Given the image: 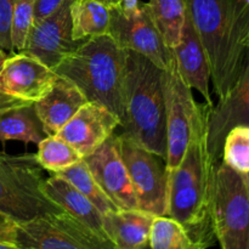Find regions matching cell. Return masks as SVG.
<instances>
[{
  "mask_svg": "<svg viewBox=\"0 0 249 249\" xmlns=\"http://www.w3.org/2000/svg\"><path fill=\"white\" fill-rule=\"evenodd\" d=\"M0 249H26L23 247H19V246L15 245V243H9V242H0Z\"/></svg>",
  "mask_w": 249,
  "mask_h": 249,
  "instance_id": "d6a6232c",
  "label": "cell"
},
{
  "mask_svg": "<svg viewBox=\"0 0 249 249\" xmlns=\"http://www.w3.org/2000/svg\"><path fill=\"white\" fill-rule=\"evenodd\" d=\"M84 160L102 191L117 209H139L128 169L119 152L118 136L113 134Z\"/></svg>",
  "mask_w": 249,
  "mask_h": 249,
  "instance_id": "7c38bea8",
  "label": "cell"
},
{
  "mask_svg": "<svg viewBox=\"0 0 249 249\" xmlns=\"http://www.w3.org/2000/svg\"><path fill=\"white\" fill-rule=\"evenodd\" d=\"M139 0H122V6L124 10H134L139 5Z\"/></svg>",
  "mask_w": 249,
  "mask_h": 249,
  "instance_id": "1f68e13d",
  "label": "cell"
},
{
  "mask_svg": "<svg viewBox=\"0 0 249 249\" xmlns=\"http://www.w3.org/2000/svg\"><path fill=\"white\" fill-rule=\"evenodd\" d=\"M155 218L140 209H117L102 215V228L116 249H145Z\"/></svg>",
  "mask_w": 249,
  "mask_h": 249,
  "instance_id": "ac0fdd59",
  "label": "cell"
},
{
  "mask_svg": "<svg viewBox=\"0 0 249 249\" xmlns=\"http://www.w3.org/2000/svg\"><path fill=\"white\" fill-rule=\"evenodd\" d=\"M4 112H5V111H2V112H0V116H1V114H2V113H4Z\"/></svg>",
  "mask_w": 249,
  "mask_h": 249,
  "instance_id": "74e56055",
  "label": "cell"
},
{
  "mask_svg": "<svg viewBox=\"0 0 249 249\" xmlns=\"http://www.w3.org/2000/svg\"><path fill=\"white\" fill-rule=\"evenodd\" d=\"M56 175L67 180L73 187L78 190L80 194L84 195L97 209L102 213V215L108 212L117 211V207L111 202V199L106 196L100 185L97 184L95 178L92 177L89 167L85 160H80L77 164L57 173Z\"/></svg>",
  "mask_w": 249,
  "mask_h": 249,
  "instance_id": "cb8c5ba5",
  "label": "cell"
},
{
  "mask_svg": "<svg viewBox=\"0 0 249 249\" xmlns=\"http://www.w3.org/2000/svg\"><path fill=\"white\" fill-rule=\"evenodd\" d=\"M9 97H12V96H10V95H6V94H2V92H0V100L9 99Z\"/></svg>",
  "mask_w": 249,
  "mask_h": 249,
  "instance_id": "d590c367",
  "label": "cell"
},
{
  "mask_svg": "<svg viewBox=\"0 0 249 249\" xmlns=\"http://www.w3.org/2000/svg\"><path fill=\"white\" fill-rule=\"evenodd\" d=\"M97 1L104 2L105 5H107L108 7H114L122 5V0H97Z\"/></svg>",
  "mask_w": 249,
  "mask_h": 249,
  "instance_id": "836d02e7",
  "label": "cell"
},
{
  "mask_svg": "<svg viewBox=\"0 0 249 249\" xmlns=\"http://www.w3.org/2000/svg\"><path fill=\"white\" fill-rule=\"evenodd\" d=\"M238 125L249 126V55L245 70L230 92L213 105L208 118V150L215 163L223 153L225 136Z\"/></svg>",
  "mask_w": 249,
  "mask_h": 249,
  "instance_id": "5bb4252c",
  "label": "cell"
},
{
  "mask_svg": "<svg viewBox=\"0 0 249 249\" xmlns=\"http://www.w3.org/2000/svg\"><path fill=\"white\" fill-rule=\"evenodd\" d=\"M34 108V102L5 111L0 116V141L17 140L38 145L46 138Z\"/></svg>",
  "mask_w": 249,
  "mask_h": 249,
  "instance_id": "ffe728a7",
  "label": "cell"
},
{
  "mask_svg": "<svg viewBox=\"0 0 249 249\" xmlns=\"http://www.w3.org/2000/svg\"><path fill=\"white\" fill-rule=\"evenodd\" d=\"M172 53L182 79L191 89L197 90L204 97L206 104L213 106L208 58L189 14L186 15L181 39L179 44L172 49Z\"/></svg>",
  "mask_w": 249,
  "mask_h": 249,
  "instance_id": "2e32d148",
  "label": "cell"
},
{
  "mask_svg": "<svg viewBox=\"0 0 249 249\" xmlns=\"http://www.w3.org/2000/svg\"><path fill=\"white\" fill-rule=\"evenodd\" d=\"M15 0H0V50L14 53L11 40V21Z\"/></svg>",
  "mask_w": 249,
  "mask_h": 249,
  "instance_id": "83f0119b",
  "label": "cell"
},
{
  "mask_svg": "<svg viewBox=\"0 0 249 249\" xmlns=\"http://www.w3.org/2000/svg\"><path fill=\"white\" fill-rule=\"evenodd\" d=\"M44 194L75 219L84 223L99 235L107 237L102 228V213L75 187L58 175L53 174L43 184Z\"/></svg>",
  "mask_w": 249,
  "mask_h": 249,
  "instance_id": "d6986e66",
  "label": "cell"
},
{
  "mask_svg": "<svg viewBox=\"0 0 249 249\" xmlns=\"http://www.w3.org/2000/svg\"><path fill=\"white\" fill-rule=\"evenodd\" d=\"M6 57H7V53H6V51H4V50H0V70H1V67H2V63H4V61L6 60Z\"/></svg>",
  "mask_w": 249,
  "mask_h": 249,
  "instance_id": "e575fe53",
  "label": "cell"
},
{
  "mask_svg": "<svg viewBox=\"0 0 249 249\" xmlns=\"http://www.w3.org/2000/svg\"><path fill=\"white\" fill-rule=\"evenodd\" d=\"M71 4L72 0H63L55 11L34 22L21 53L33 56L53 70L74 51L82 41L72 38Z\"/></svg>",
  "mask_w": 249,
  "mask_h": 249,
  "instance_id": "8fae6325",
  "label": "cell"
},
{
  "mask_svg": "<svg viewBox=\"0 0 249 249\" xmlns=\"http://www.w3.org/2000/svg\"><path fill=\"white\" fill-rule=\"evenodd\" d=\"M209 107L180 164L169 173L168 216L181 224L194 242L207 249L216 242L213 197L218 163L208 150Z\"/></svg>",
  "mask_w": 249,
  "mask_h": 249,
  "instance_id": "7a4b0ae2",
  "label": "cell"
},
{
  "mask_svg": "<svg viewBox=\"0 0 249 249\" xmlns=\"http://www.w3.org/2000/svg\"><path fill=\"white\" fill-rule=\"evenodd\" d=\"M29 104V101H24V100L16 99V97H9V99L0 100V112L7 111L10 108H14L17 106H23V105Z\"/></svg>",
  "mask_w": 249,
  "mask_h": 249,
  "instance_id": "4dcf8cb0",
  "label": "cell"
},
{
  "mask_svg": "<svg viewBox=\"0 0 249 249\" xmlns=\"http://www.w3.org/2000/svg\"><path fill=\"white\" fill-rule=\"evenodd\" d=\"M36 0H15L11 21V40L14 53H21L34 22Z\"/></svg>",
  "mask_w": 249,
  "mask_h": 249,
  "instance_id": "4316f807",
  "label": "cell"
},
{
  "mask_svg": "<svg viewBox=\"0 0 249 249\" xmlns=\"http://www.w3.org/2000/svg\"><path fill=\"white\" fill-rule=\"evenodd\" d=\"M43 168L36 156L0 153V214L15 224L62 209L43 190Z\"/></svg>",
  "mask_w": 249,
  "mask_h": 249,
  "instance_id": "5b68a950",
  "label": "cell"
},
{
  "mask_svg": "<svg viewBox=\"0 0 249 249\" xmlns=\"http://www.w3.org/2000/svg\"><path fill=\"white\" fill-rule=\"evenodd\" d=\"M34 156L39 165L53 174H57L84 160L75 148L58 135H48L38 143V152Z\"/></svg>",
  "mask_w": 249,
  "mask_h": 249,
  "instance_id": "603a6c76",
  "label": "cell"
},
{
  "mask_svg": "<svg viewBox=\"0 0 249 249\" xmlns=\"http://www.w3.org/2000/svg\"><path fill=\"white\" fill-rule=\"evenodd\" d=\"M63 0H36V11H34V22L40 21L44 17L55 11ZM33 22V23H34Z\"/></svg>",
  "mask_w": 249,
  "mask_h": 249,
  "instance_id": "f1b7e54d",
  "label": "cell"
},
{
  "mask_svg": "<svg viewBox=\"0 0 249 249\" xmlns=\"http://www.w3.org/2000/svg\"><path fill=\"white\" fill-rule=\"evenodd\" d=\"M119 152L128 169L139 209L153 216H168L169 173L165 160L121 134Z\"/></svg>",
  "mask_w": 249,
  "mask_h": 249,
  "instance_id": "9c48e42d",
  "label": "cell"
},
{
  "mask_svg": "<svg viewBox=\"0 0 249 249\" xmlns=\"http://www.w3.org/2000/svg\"><path fill=\"white\" fill-rule=\"evenodd\" d=\"M126 57L128 50L119 48L109 36H95L82 41L53 71L73 83L88 102L106 107L122 121Z\"/></svg>",
  "mask_w": 249,
  "mask_h": 249,
  "instance_id": "277c9868",
  "label": "cell"
},
{
  "mask_svg": "<svg viewBox=\"0 0 249 249\" xmlns=\"http://www.w3.org/2000/svg\"><path fill=\"white\" fill-rule=\"evenodd\" d=\"M87 102L73 83L57 75L49 91L34 102V108L46 135H57Z\"/></svg>",
  "mask_w": 249,
  "mask_h": 249,
  "instance_id": "e0dca14e",
  "label": "cell"
},
{
  "mask_svg": "<svg viewBox=\"0 0 249 249\" xmlns=\"http://www.w3.org/2000/svg\"><path fill=\"white\" fill-rule=\"evenodd\" d=\"M119 125L118 117L106 107L96 102H87L57 135L85 158L108 140Z\"/></svg>",
  "mask_w": 249,
  "mask_h": 249,
  "instance_id": "9a60e30c",
  "label": "cell"
},
{
  "mask_svg": "<svg viewBox=\"0 0 249 249\" xmlns=\"http://www.w3.org/2000/svg\"><path fill=\"white\" fill-rule=\"evenodd\" d=\"M164 71L145 56L128 51L121 126L129 139L167 158Z\"/></svg>",
  "mask_w": 249,
  "mask_h": 249,
  "instance_id": "3957f363",
  "label": "cell"
},
{
  "mask_svg": "<svg viewBox=\"0 0 249 249\" xmlns=\"http://www.w3.org/2000/svg\"><path fill=\"white\" fill-rule=\"evenodd\" d=\"M221 160L236 172L249 173V126L238 125L225 136Z\"/></svg>",
  "mask_w": 249,
  "mask_h": 249,
  "instance_id": "484cf974",
  "label": "cell"
},
{
  "mask_svg": "<svg viewBox=\"0 0 249 249\" xmlns=\"http://www.w3.org/2000/svg\"><path fill=\"white\" fill-rule=\"evenodd\" d=\"M57 74L33 56L24 53L7 55L0 70V92L24 101L36 102L43 97Z\"/></svg>",
  "mask_w": 249,
  "mask_h": 249,
  "instance_id": "4fadbf2b",
  "label": "cell"
},
{
  "mask_svg": "<svg viewBox=\"0 0 249 249\" xmlns=\"http://www.w3.org/2000/svg\"><path fill=\"white\" fill-rule=\"evenodd\" d=\"M107 36L119 48L145 56L163 71L172 62V50L156 28L147 2H139L134 10H124L122 5L111 7Z\"/></svg>",
  "mask_w": 249,
  "mask_h": 249,
  "instance_id": "30bf717a",
  "label": "cell"
},
{
  "mask_svg": "<svg viewBox=\"0 0 249 249\" xmlns=\"http://www.w3.org/2000/svg\"><path fill=\"white\" fill-rule=\"evenodd\" d=\"M213 221L221 249H249V185L247 175L221 160L215 170Z\"/></svg>",
  "mask_w": 249,
  "mask_h": 249,
  "instance_id": "8992f818",
  "label": "cell"
},
{
  "mask_svg": "<svg viewBox=\"0 0 249 249\" xmlns=\"http://www.w3.org/2000/svg\"><path fill=\"white\" fill-rule=\"evenodd\" d=\"M15 225L14 221L0 214V242L15 243Z\"/></svg>",
  "mask_w": 249,
  "mask_h": 249,
  "instance_id": "f546056e",
  "label": "cell"
},
{
  "mask_svg": "<svg viewBox=\"0 0 249 249\" xmlns=\"http://www.w3.org/2000/svg\"><path fill=\"white\" fill-rule=\"evenodd\" d=\"M150 249H203L192 241L181 224L170 216L153 219L148 240Z\"/></svg>",
  "mask_w": 249,
  "mask_h": 249,
  "instance_id": "d4e9b609",
  "label": "cell"
},
{
  "mask_svg": "<svg viewBox=\"0 0 249 249\" xmlns=\"http://www.w3.org/2000/svg\"><path fill=\"white\" fill-rule=\"evenodd\" d=\"M111 7L97 0H72L71 22L72 38L84 41L95 36H107Z\"/></svg>",
  "mask_w": 249,
  "mask_h": 249,
  "instance_id": "44dd1931",
  "label": "cell"
},
{
  "mask_svg": "<svg viewBox=\"0 0 249 249\" xmlns=\"http://www.w3.org/2000/svg\"><path fill=\"white\" fill-rule=\"evenodd\" d=\"M147 6L156 28L165 45L172 50L179 44L186 21L185 0H150Z\"/></svg>",
  "mask_w": 249,
  "mask_h": 249,
  "instance_id": "7402d4cb",
  "label": "cell"
},
{
  "mask_svg": "<svg viewBox=\"0 0 249 249\" xmlns=\"http://www.w3.org/2000/svg\"><path fill=\"white\" fill-rule=\"evenodd\" d=\"M145 249H150V247H146V248H145Z\"/></svg>",
  "mask_w": 249,
  "mask_h": 249,
  "instance_id": "f35d334b",
  "label": "cell"
},
{
  "mask_svg": "<svg viewBox=\"0 0 249 249\" xmlns=\"http://www.w3.org/2000/svg\"><path fill=\"white\" fill-rule=\"evenodd\" d=\"M163 83L167 122L165 167L170 173L181 162L202 117L211 105H201L195 100L192 89L180 74L174 55L169 67L164 70Z\"/></svg>",
  "mask_w": 249,
  "mask_h": 249,
  "instance_id": "52a82bcc",
  "label": "cell"
},
{
  "mask_svg": "<svg viewBox=\"0 0 249 249\" xmlns=\"http://www.w3.org/2000/svg\"><path fill=\"white\" fill-rule=\"evenodd\" d=\"M219 100L232 90L249 55V5L242 0H185Z\"/></svg>",
  "mask_w": 249,
  "mask_h": 249,
  "instance_id": "6da1fadb",
  "label": "cell"
},
{
  "mask_svg": "<svg viewBox=\"0 0 249 249\" xmlns=\"http://www.w3.org/2000/svg\"><path fill=\"white\" fill-rule=\"evenodd\" d=\"M15 245L26 249H116L108 238L65 211L16 224Z\"/></svg>",
  "mask_w": 249,
  "mask_h": 249,
  "instance_id": "ba28073f",
  "label": "cell"
},
{
  "mask_svg": "<svg viewBox=\"0 0 249 249\" xmlns=\"http://www.w3.org/2000/svg\"><path fill=\"white\" fill-rule=\"evenodd\" d=\"M246 175H247V180H248V185H249V173H248V174H246Z\"/></svg>",
  "mask_w": 249,
  "mask_h": 249,
  "instance_id": "8d00e7d4",
  "label": "cell"
}]
</instances>
